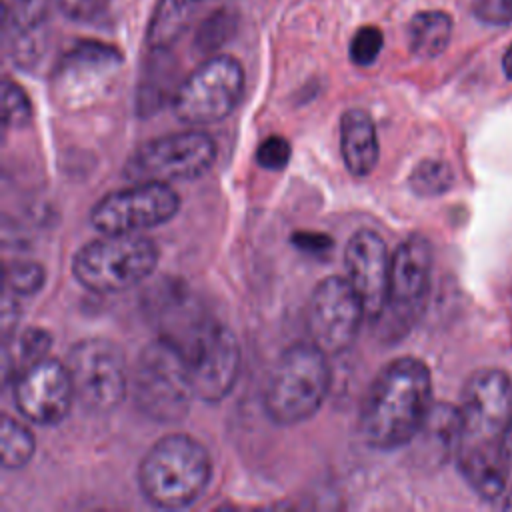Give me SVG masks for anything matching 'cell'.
Masks as SVG:
<instances>
[{"label": "cell", "mask_w": 512, "mask_h": 512, "mask_svg": "<svg viewBox=\"0 0 512 512\" xmlns=\"http://www.w3.org/2000/svg\"><path fill=\"white\" fill-rule=\"evenodd\" d=\"M502 70H504L506 78L512 80V44H510V48L506 50V54L502 58Z\"/></svg>", "instance_id": "33"}, {"label": "cell", "mask_w": 512, "mask_h": 512, "mask_svg": "<svg viewBox=\"0 0 512 512\" xmlns=\"http://www.w3.org/2000/svg\"><path fill=\"white\" fill-rule=\"evenodd\" d=\"M456 462L484 500H498L506 490L504 434L512 422V380L498 368L476 370L464 384L460 404Z\"/></svg>", "instance_id": "1"}, {"label": "cell", "mask_w": 512, "mask_h": 512, "mask_svg": "<svg viewBox=\"0 0 512 512\" xmlns=\"http://www.w3.org/2000/svg\"><path fill=\"white\" fill-rule=\"evenodd\" d=\"M290 156H292V146L280 134H272L264 138L256 150V162L266 170H282L290 162Z\"/></svg>", "instance_id": "28"}, {"label": "cell", "mask_w": 512, "mask_h": 512, "mask_svg": "<svg viewBox=\"0 0 512 512\" xmlns=\"http://www.w3.org/2000/svg\"><path fill=\"white\" fill-rule=\"evenodd\" d=\"M392 256L386 242L374 230L354 232L344 250L346 278L358 292L366 316L378 320L386 306Z\"/></svg>", "instance_id": "16"}, {"label": "cell", "mask_w": 512, "mask_h": 512, "mask_svg": "<svg viewBox=\"0 0 512 512\" xmlns=\"http://www.w3.org/2000/svg\"><path fill=\"white\" fill-rule=\"evenodd\" d=\"M188 360L194 394L204 402H220L240 374V344L234 332L216 320L196 322L184 340H176Z\"/></svg>", "instance_id": "10"}, {"label": "cell", "mask_w": 512, "mask_h": 512, "mask_svg": "<svg viewBox=\"0 0 512 512\" xmlns=\"http://www.w3.org/2000/svg\"><path fill=\"white\" fill-rule=\"evenodd\" d=\"M472 12L486 24H510L512 22V0H474Z\"/></svg>", "instance_id": "29"}, {"label": "cell", "mask_w": 512, "mask_h": 512, "mask_svg": "<svg viewBox=\"0 0 512 512\" xmlns=\"http://www.w3.org/2000/svg\"><path fill=\"white\" fill-rule=\"evenodd\" d=\"M6 290H10L16 296H30L42 290L46 282V272L40 264L30 260H18L6 266L4 272Z\"/></svg>", "instance_id": "24"}, {"label": "cell", "mask_w": 512, "mask_h": 512, "mask_svg": "<svg viewBox=\"0 0 512 512\" xmlns=\"http://www.w3.org/2000/svg\"><path fill=\"white\" fill-rule=\"evenodd\" d=\"M74 396L84 410L106 414L116 410L128 394V368L124 352L106 338L76 342L66 356Z\"/></svg>", "instance_id": "8"}, {"label": "cell", "mask_w": 512, "mask_h": 512, "mask_svg": "<svg viewBox=\"0 0 512 512\" xmlns=\"http://www.w3.org/2000/svg\"><path fill=\"white\" fill-rule=\"evenodd\" d=\"M244 92V70L226 54L206 58L188 74L172 96L174 114L190 126H204L224 120L238 106Z\"/></svg>", "instance_id": "7"}, {"label": "cell", "mask_w": 512, "mask_h": 512, "mask_svg": "<svg viewBox=\"0 0 512 512\" xmlns=\"http://www.w3.org/2000/svg\"><path fill=\"white\" fill-rule=\"evenodd\" d=\"M32 118V104L28 94L12 80L2 84V120L4 128H22Z\"/></svg>", "instance_id": "25"}, {"label": "cell", "mask_w": 512, "mask_h": 512, "mask_svg": "<svg viewBox=\"0 0 512 512\" xmlns=\"http://www.w3.org/2000/svg\"><path fill=\"white\" fill-rule=\"evenodd\" d=\"M130 386L136 408L160 424L182 420L192 406V398H196L186 354L166 334L152 340L138 354Z\"/></svg>", "instance_id": "5"}, {"label": "cell", "mask_w": 512, "mask_h": 512, "mask_svg": "<svg viewBox=\"0 0 512 512\" xmlns=\"http://www.w3.org/2000/svg\"><path fill=\"white\" fill-rule=\"evenodd\" d=\"M502 450H504V466H506V492H504V506L512 510V422L506 428L504 434V442H502Z\"/></svg>", "instance_id": "32"}, {"label": "cell", "mask_w": 512, "mask_h": 512, "mask_svg": "<svg viewBox=\"0 0 512 512\" xmlns=\"http://www.w3.org/2000/svg\"><path fill=\"white\" fill-rule=\"evenodd\" d=\"M328 388V354L310 340L296 342L274 362L264 386L262 404L272 422L294 426L320 410Z\"/></svg>", "instance_id": "4"}, {"label": "cell", "mask_w": 512, "mask_h": 512, "mask_svg": "<svg viewBox=\"0 0 512 512\" xmlns=\"http://www.w3.org/2000/svg\"><path fill=\"white\" fill-rule=\"evenodd\" d=\"M234 30H236V18L230 16L228 12H216L200 26L196 34V44L202 52H212L224 42H228Z\"/></svg>", "instance_id": "27"}, {"label": "cell", "mask_w": 512, "mask_h": 512, "mask_svg": "<svg viewBox=\"0 0 512 512\" xmlns=\"http://www.w3.org/2000/svg\"><path fill=\"white\" fill-rule=\"evenodd\" d=\"M110 0H58L62 12L74 20H90L100 14Z\"/></svg>", "instance_id": "30"}, {"label": "cell", "mask_w": 512, "mask_h": 512, "mask_svg": "<svg viewBox=\"0 0 512 512\" xmlns=\"http://www.w3.org/2000/svg\"><path fill=\"white\" fill-rule=\"evenodd\" d=\"M432 280V248L430 242L414 234L406 238L392 254L388 298L382 314L388 320L382 332L404 334L422 314Z\"/></svg>", "instance_id": "12"}, {"label": "cell", "mask_w": 512, "mask_h": 512, "mask_svg": "<svg viewBox=\"0 0 512 512\" xmlns=\"http://www.w3.org/2000/svg\"><path fill=\"white\" fill-rule=\"evenodd\" d=\"M120 66L122 54L114 46L94 40L78 42L54 68V96L66 108L90 106L110 90Z\"/></svg>", "instance_id": "14"}, {"label": "cell", "mask_w": 512, "mask_h": 512, "mask_svg": "<svg viewBox=\"0 0 512 512\" xmlns=\"http://www.w3.org/2000/svg\"><path fill=\"white\" fill-rule=\"evenodd\" d=\"M54 2L58 4V0H8L4 4L6 32H38Z\"/></svg>", "instance_id": "22"}, {"label": "cell", "mask_w": 512, "mask_h": 512, "mask_svg": "<svg viewBox=\"0 0 512 512\" xmlns=\"http://www.w3.org/2000/svg\"><path fill=\"white\" fill-rule=\"evenodd\" d=\"M292 244H294L298 250L306 252V254L318 256V254H324V252H328V250L332 248V238L326 236V234H322V232H308V230H302V232H296V234L292 236Z\"/></svg>", "instance_id": "31"}, {"label": "cell", "mask_w": 512, "mask_h": 512, "mask_svg": "<svg viewBox=\"0 0 512 512\" xmlns=\"http://www.w3.org/2000/svg\"><path fill=\"white\" fill-rule=\"evenodd\" d=\"M52 348V336L38 326L12 332L4 338L2 352V376L6 384H12L22 372L48 358Z\"/></svg>", "instance_id": "19"}, {"label": "cell", "mask_w": 512, "mask_h": 512, "mask_svg": "<svg viewBox=\"0 0 512 512\" xmlns=\"http://www.w3.org/2000/svg\"><path fill=\"white\" fill-rule=\"evenodd\" d=\"M364 318V304L348 278L328 276L316 284L308 302L306 328L310 342L328 356L342 354L356 340Z\"/></svg>", "instance_id": "13"}, {"label": "cell", "mask_w": 512, "mask_h": 512, "mask_svg": "<svg viewBox=\"0 0 512 512\" xmlns=\"http://www.w3.org/2000/svg\"><path fill=\"white\" fill-rule=\"evenodd\" d=\"M384 46V36L378 26H360L350 40V60L356 66H370L376 62Z\"/></svg>", "instance_id": "26"}, {"label": "cell", "mask_w": 512, "mask_h": 512, "mask_svg": "<svg viewBox=\"0 0 512 512\" xmlns=\"http://www.w3.org/2000/svg\"><path fill=\"white\" fill-rule=\"evenodd\" d=\"M340 152L352 176L364 178L378 164V134L366 110L352 108L340 116Z\"/></svg>", "instance_id": "17"}, {"label": "cell", "mask_w": 512, "mask_h": 512, "mask_svg": "<svg viewBox=\"0 0 512 512\" xmlns=\"http://www.w3.org/2000/svg\"><path fill=\"white\" fill-rule=\"evenodd\" d=\"M216 160L214 140L200 130H186L148 140L124 166L130 182L172 184L202 176Z\"/></svg>", "instance_id": "9"}, {"label": "cell", "mask_w": 512, "mask_h": 512, "mask_svg": "<svg viewBox=\"0 0 512 512\" xmlns=\"http://www.w3.org/2000/svg\"><path fill=\"white\" fill-rule=\"evenodd\" d=\"M206 0H158L146 30L150 52L170 50L172 44L188 30L192 18Z\"/></svg>", "instance_id": "18"}, {"label": "cell", "mask_w": 512, "mask_h": 512, "mask_svg": "<svg viewBox=\"0 0 512 512\" xmlns=\"http://www.w3.org/2000/svg\"><path fill=\"white\" fill-rule=\"evenodd\" d=\"M178 208L180 196L170 184L132 182L130 188L100 198L90 212V222L100 234H140L172 220Z\"/></svg>", "instance_id": "11"}, {"label": "cell", "mask_w": 512, "mask_h": 512, "mask_svg": "<svg viewBox=\"0 0 512 512\" xmlns=\"http://www.w3.org/2000/svg\"><path fill=\"white\" fill-rule=\"evenodd\" d=\"M410 188L418 196H440L448 192L454 184V172L444 160L428 158L422 160L418 166H414L410 174Z\"/></svg>", "instance_id": "23"}, {"label": "cell", "mask_w": 512, "mask_h": 512, "mask_svg": "<svg viewBox=\"0 0 512 512\" xmlns=\"http://www.w3.org/2000/svg\"><path fill=\"white\" fill-rule=\"evenodd\" d=\"M452 36V18L442 10H424L408 24V46L418 58L440 56Z\"/></svg>", "instance_id": "20"}, {"label": "cell", "mask_w": 512, "mask_h": 512, "mask_svg": "<svg viewBox=\"0 0 512 512\" xmlns=\"http://www.w3.org/2000/svg\"><path fill=\"white\" fill-rule=\"evenodd\" d=\"M158 264L156 244L142 234H102L84 244L74 260L72 274L88 290L116 294L144 282Z\"/></svg>", "instance_id": "6"}, {"label": "cell", "mask_w": 512, "mask_h": 512, "mask_svg": "<svg viewBox=\"0 0 512 512\" xmlns=\"http://www.w3.org/2000/svg\"><path fill=\"white\" fill-rule=\"evenodd\" d=\"M14 404L34 424H58L70 412L74 396L66 362L44 358L12 382Z\"/></svg>", "instance_id": "15"}, {"label": "cell", "mask_w": 512, "mask_h": 512, "mask_svg": "<svg viewBox=\"0 0 512 512\" xmlns=\"http://www.w3.org/2000/svg\"><path fill=\"white\" fill-rule=\"evenodd\" d=\"M210 474V456L196 438L168 434L142 458L138 484L150 504L164 510H180L204 494Z\"/></svg>", "instance_id": "3"}, {"label": "cell", "mask_w": 512, "mask_h": 512, "mask_svg": "<svg viewBox=\"0 0 512 512\" xmlns=\"http://www.w3.org/2000/svg\"><path fill=\"white\" fill-rule=\"evenodd\" d=\"M36 440L32 432L18 420L4 416L0 428V458L6 470L22 468L34 456Z\"/></svg>", "instance_id": "21"}, {"label": "cell", "mask_w": 512, "mask_h": 512, "mask_svg": "<svg viewBox=\"0 0 512 512\" xmlns=\"http://www.w3.org/2000/svg\"><path fill=\"white\" fill-rule=\"evenodd\" d=\"M428 366L412 356L394 358L366 390L358 428L376 450H394L414 440L432 410Z\"/></svg>", "instance_id": "2"}]
</instances>
